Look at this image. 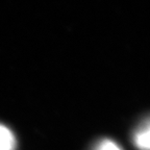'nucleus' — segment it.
Returning a JSON list of instances; mask_svg holds the SVG:
<instances>
[{"label":"nucleus","mask_w":150,"mask_h":150,"mask_svg":"<svg viewBox=\"0 0 150 150\" xmlns=\"http://www.w3.org/2000/svg\"><path fill=\"white\" fill-rule=\"evenodd\" d=\"M134 144L139 150H150V118L142 122L134 130Z\"/></svg>","instance_id":"1"},{"label":"nucleus","mask_w":150,"mask_h":150,"mask_svg":"<svg viewBox=\"0 0 150 150\" xmlns=\"http://www.w3.org/2000/svg\"><path fill=\"white\" fill-rule=\"evenodd\" d=\"M16 138L11 129L0 124V150H15Z\"/></svg>","instance_id":"2"},{"label":"nucleus","mask_w":150,"mask_h":150,"mask_svg":"<svg viewBox=\"0 0 150 150\" xmlns=\"http://www.w3.org/2000/svg\"><path fill=\"white\" fill-rule=\"evenodd\" d=\"M94 150H122V148L114 141L104 139V140L99 141L96 146L94 147Z\"/></svg>","instance_id":"3"}]
</instances>
